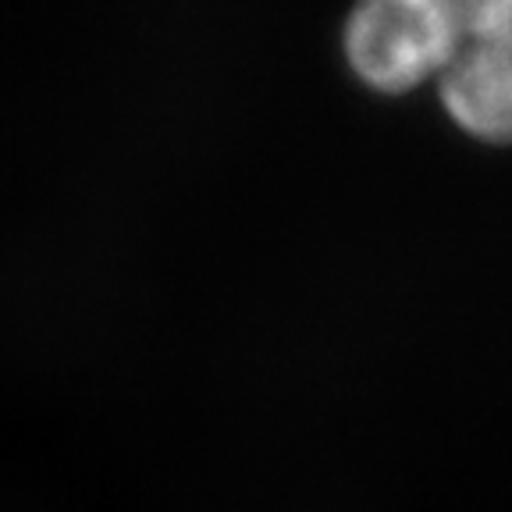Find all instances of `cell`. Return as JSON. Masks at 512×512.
<instances>
[{"mask_svg":"<svg viewBox=\"0 0 512 512\" xmlns=\"http://www.w3.org/2000/svg\"><path fill=\"white\" fill-rule=\"evenodd\" d=\"M438 100L470 139L512 143V0H463Z\"/></svg>","mask_w":512,"mask_h":512,"instance_id":"7a4b0ae2","label":"cell"},{"mask_svg":"<svg viewBox=\"0 0 512 512\" xmlns=\"http://www.w3.org/2000/svg\"><path fill=\"white\" fill-rule=\"evenodd\" d=\"M463 0H367L342 29L352 75L377 93L438 86L456 50Z\"/></svg>","mask_w":512,"mask_h":512,"instance_id":"6da1fadb","label":"cell"}]
</instances>
